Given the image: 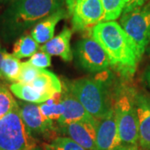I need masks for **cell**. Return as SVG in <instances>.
Listing matches in <instances>:
<instances>
[{"label": "cell", "mask_w": 150, "mask_h": 150, "mask_svg": "<svg viewBox=\"0 0 150 150\" xmlns=\"http://www.w3.org/2000/svg\"><path fill=\"white\" fill-rule=\"evenodd\" d=\"M90 35L106 52L110 66L124 77L134 74L140 58L128 34L115 21H103L90 30Z\"/></svg>", "instance_id": "6da1fadb"}, {"label": "cell", "mask_w": 150, "mask_h": 150, "mask_svg": "<svg viewBox=\"0 0 150 150\" xmlns=\"http://www.w3.org/2000/svg\"><path fill=\"white\" fill-rule=\"evenodd\" d=\"M64 0H14L0 15V34L13 38L54 12Z\"/></svg>", "instance_id": "7a4b0ae2"}, {"label": "cell", "mask_w": 150, "mask_h": 150, "mask_svg": "<svg viewBox=\"0 0 150 150\" xmlns=\"http://www.w3.org/2000/svg\"><path fill=\"white\" fill-rule=\"evenodd\" d=\"M67 89L96 120L103 117L112 107L105 85L101 81L80 79L69 83Z\"/></svg>", "instance_id": "3957f363"}, {"label": "cell", "mask_w": 150, "mask_h": 150, "mask_svg": "<svg viewBox=\"0 0 150 150\" xmlns=\"http://www.w3.org/2000/svg\"><path fill=\"white\" fill-rule=\"evenodd\" d=\"M135 96L136 93L133 89L123 88L118 91L112 104L122 145L137 146L139 143V123Z\"/></svg>", "instance_id": "277c9868"}, {"label": "cell", "mask_w": 150, "mask_h": 150, "mask_svg": "<svg viewBox=\"0 0 150 150\" xmlns=\"http://www.w3.org/2000/svg\"><path fill=\"white\" fill-rule=\"evenodd\" d=\"M36 142L20 115L19 106L0 119V150H34Z\"/></svg>", "instance_id": "5b68a950"}, {"label": "cell", "mask_w": 150, "mask_h": 150, "mask_svg": "<svg viewBox=\"0 0 150 150\" xmlns=\"http://www.w3.org/2000/svg\"><path fill=\"white\" fill-rule=\"evenodd\" d=\"M120 25L133 41L141 58L150 43V2L123 12Z\"/></svg>", "instance_id": "8992f818"}, {"label": "cell", "mask_w": 150, "mask_h": 150, "mask_svg": "<svg viewBox=\"0 0 150 150\" xmlns=\"http://www.w3.org/2000/svg\"><path fill=\"white\" fill-rule=\"evenodd\" d=\"M65 3L76 31L91 30L104 21V11L100 0H65Z\"/></svg>", "instance_id": "52a82bcc"}, {"label": "cell", "mask_w": 150, "mask_h": 150, "mask_svg": "<svg viewBox=\"0 0 150 150\" xmlns=\"http://www.w3.org/2000/svg\"><path fill=\"white\" fill-rule=\"evenodd\" d=\"M75 53L81 66L89 72H101L110 66L106 52L93 38L80 40Z\"/></svg>", "instance_id": "ba28073f"}, {"label": "cell", "mask_w": 150, "mask_h": 150, "mask_svg": "<svg viewBox=\"0 0 150 150\" xmlns=\"http://www.w3.org/2000/svg\"><path fill=\"white\" fill-rule=\"evenodd\" d=\"M96 144L98 150H112L122 145L113 106L97 120Z\"/></svg>", "instance_id": "9c48e42d"}, {"label": "cell", "mask_w": 150, "mask_h": 150, "mask_svg": "<svg viewBox=\"0 0 150 150\" xmlns=\"http://www.w3.org/2000/svg\"><path fill=\"white\" fill-rule=\"evenodd\" d=\"M18 106L22 119L33 137H47L55 132L54 122L43 116L37 103H21Z\"/></svg>", "instance_id": "30bf717a"}, {"label": "cell", "mask_w": 150, "mask_h": 150, "mask_svg": "<svg viewBox=\"0 0 150 150\" xmlns=\"http://www.w3.org/2000/svg\"><path fill=\"white\" fill-rule=\"evenodd\" d=\"M96 123L79 121L59 125V132L75 141L86 150H98L96 144Z\"/></svg>", "instance_id": "8fae6325"}, {"label": "cell", "mask_w": 150, "mask_h": 150, "mask_svg": "<svg viewBox=\"0 0 150 150\" xmlns=\"http://www.w3.org/2000/svg\"><path fill=\"white\" fill-rule=\"evenodd\" d=\"M135 104L139 123V142L145 150H150V97L136 93Z\"/></svg>", "instance_id": "7c38bea8"}, {"label": "cell", "mask_w": 150, "mask_h": 150, "mask_svg": "<svg viewBox=\"0 0 150 150\" xmlns=\"http://www.w3.org/2000/svg\"><path fill=\"white\" fill-rule=\"evenodd\" d=\"M61 102L64 106V112L57 121L59 125L68 124L79 121H97L87 112L80 102L68 89L61 95Z\"/></svg>", "instance_id": "4fadbf2b"}, {"label": "cell", "mask_w": 150, "mask_h": 150, "mask_svg": "<svg viewBox=\"0 0 150 150\" xmlns=\"http://www.w3.org/2000/svg\"><path fill=\"white\" fill-rule=\"evenodd\" d=\"M68 16L69 14L64 8H59L36 23L33 28L30 35L38 44H44L54 37L57 24Z\"/></svg>", "instance_id": "5bb4252c"}, {"label": "cell", "mask_w": 150, "mask_h": 150, "mask_svg": "<svg viewBox=\"0 0 150 150\" xmlns=\"http://www.w3.org/2000/svg\"><path fill=\"white\" fill-rule=\"evenodd\" d=\"M72 34V29L65 27L59 34L40 46L39 49L50 56H59L65 62H70L73 59V52L70 45Z\"/></svg>", "instance_id": "9a60e30c"}, {"label": "cell", "mask_w": 150, "mask_h": 150, "mask_svg": "<svg viewBox=\"0 0 150 150\" xmlns=\"http://www.w3.org/2000/svg\"><path fill=\"white\" fill-rule=\"evenodd\" d=\"M29 85L49 98L54 96L55 93H62L63 87L59 78L54 73L46 69H40L37 78Z\"/></svg>", "instance_id": "2e32d148"}, {"label": "cell", "mask_w": 150, "mask_h": 150, "mask_svg": "<svg viewBox=\"0 0 150 150\" xmlns=\"http://www.w3.org/2000/svg\"><path fill=\"white\" fill-rule=\"evenodd\" d=\"M10 91L18 98L28 103H42L48 101L49 97L43 95L34 89L29 84H24L21 83H13L10 85Z\"/></svg>", "instance_id": "e0dca14e"}, {"label": "cell", "mask_w": 150, "mask_h": 150, "mask_svg": "<svg viewBox=\"0 0 150 150\" xmlns=\"http://www.w3.org/2000/svg\"><path fill=\"white\" fill-rule=\"evenodd\" d=\"M62 93H55L48 101L38 104V108L44 117L51 121H58L64 112V106L61 102Z\"/></svg>", "instance_id": "ac0fdd59"}, {"label": "cell", "mask_w": 150, "mask_h": 150, "mask_svg": "<svg viewBox=\"0 0 150 150\" xmlns=\"http://www.w3.org/2000/svg\"><path fill=\"white\" fill-rule=\"evenodd\" d=\"M40 48V44L31 35H23L17 40L13 48V54L18 59L30 58Z\"/></svg>", "instance_id": "d6986e66"}, {"label": "cell", "mask_w": 150, "mask_h": 150, "mask_svg": "<svg viewBox=\"0 0 150 150\" xmlns=\"http://www.w3.org/2000/svg\"><path fill=\"white\" fill-rule=\"evenodd\" d=\"M21 68L22 63L20 59H18L13 54L5 52L1 67L2 76L4 77L7 80L17 83L20 75Z\"/></svg>", "instance_id": "ffe728a7"}, {"label": "cell", "mask_w": 150, "mask_h": 150, "mask_svg": "<svg viewBox=\"0 0 150 150\" xmlns=\"http://www.w3.org/2000/svg\"><path fill=\"white\" fill-rule=\"evenodd\" d=\"M104 11V21H114L122 15L127 0H100Z\"/></svg>", "instance_id": "44dd1931"}, {"label": "cell", "mask_w": 150, "mask_h": 150, "mask_svg": "<svg viewBox=\"0 0 150 150\" xmlns=\"http://www.w3.org/2000/svg\"><path fill=\"white\" fill-rule=\"evenodd\" d=\"M45 150H86L75 141L66 136L54 138L51 142L44 144Z\"/></svg>", "instance_id": "7402d4cb"}, {"label": "cell", "mask_w": 150, "mask_h": 150, "mask_svg": "<svg viewBox=\"0 0 150 150\" xmlns=\"http://www.w3.org/2000/svg\"><path fill=\"white\" fill-rule=\"evenodd\" d=\"M18 106L10 91L4 86L0 85V119Z\"/></svg>", "instance_id": "603a6c76"}, {"label": "cell", "mask_w": 150, "mask_h": 150, "mask_svg": "<svg viewBox=\"0 0 150 150\" xmlns=\"http://www.w3.org/2000/svg\"><path fill=\"white\" fill-rule=\"evenodd\" d=\"M41 69H37L28 62L22 63V68L17 83H21L24 84H30L39 74Z\"/></svg>", "instance_id": "cb8c5ba5"}, {"label": "cell", "mask_w": 150, "mask_h": 150, "mask_svg": "<svg viewBox=\"0 0 150 150\" xmlns=\"http://www.w3.org/2000/svg\"><path fill=\"white\" fill-rule=\"evenodd\" d=\"M27 62L37 69H46V68L51 65V56L39 49L29 58Z\"/></svg>", "instance_id": "d4e9b609"}, {"label": "cell", "mask_w": 150, "mask_h": 150, "mask_svg": "<svg viewBox=\"0 0 150 150\" xmlns=\"http://www.w3.org/2000/svg\"><path fill=\"white\" fill-rule=\"evenodd\" d=\"M148 0H127V4L125 6V8L123 12H126V11H129L133 8H135L137 7H139V6L144 5V4H146Z\"/></svg>", "instance_id": "484cf974"}, {"label": "cell", "mask_w": 150, "mask_h": 150, "mask_svg": "<svg viewBox=\"0 0 150 150\" xmlns=\"http://www.w3.org/2000/svg\"><path fill=\"white\" fill-rule=\"evenodd\" d=\"M112 150H139L138 146H126V145H121L118 148Z\"/></svg>", "instance_id": "4316f807"}, {"label": "cell", "mask_w": 150, "mask_h": 150, "mask_svg": "<svg viewBox=\"0 0 150 150\" xmlns=\"http://www.w3.org/2000/svg\"><path fill=\"white\" fill-rule=\"evenodd\" d=\"M5 54V51L3 49L0 44V77H2V72H1V67H2V62H3V59H4V55Z\"/></svg>", "instance_id": "83f0119b"}, {"label": "cell", "mask_w": 150, "mask_h": 150, "mask_svg": "<svg viewBox=\"0 0 150 150\" xmlns=\"http://www.w3.org/2000/svg\"><path fill=\"white\" fill-rule=\"evenodd\" d=\"M146 80H147V82H148V83H149V85L150 87V71H148L146 73Z\"/></svg>", "instance_id": "f1b7e54d"}, {"label": "cell", "mask_w": 150, "mask_h": 150, "mask_svg": "<svg viewBox=\"0 0 150 150\" xmlns=\"http://www.w3.org/2000/svg\"><path fill=\"white\" fill-rule=\"evenodd\" d=\"M1 1H3V2H8V1H14V0H1Z\"/></svg>", "instance_id": "f546056e"}]
</instances>
